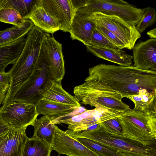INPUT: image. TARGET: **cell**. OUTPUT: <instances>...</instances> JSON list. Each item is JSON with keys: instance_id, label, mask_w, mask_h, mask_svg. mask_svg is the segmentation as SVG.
I'll use <instances>...</instances> for the list:
<instances>
[{"instance_id": "obj_3", "label": "cell", "mask_w": 156, "mask_h": 156, "mask_svg": "<svg viewBox=\"0 0 156 156\" xmlns=\"http://www.w3.org/2000/svg\"><path fill=\"white\" fill-rule=\"evenodd\" d=\"M66 132L74 139L83 138L91 140L118 152L156 156V140L146 142L136 140L108 132L100 124L98 128L93 130L76 132L68 129Z\"/></svg>"}, {"instance_id": "obj_26", "label": "cell", "mask_w": 156, "mask_h": 156, "mask_svg": "<svg viewBox=\"0 0 156 156\" xmlns=\"http://www.w3.org/2000/svg\"><path fill=\"white\" fill-rule=\"evenodd\" d=\"M38 0H3L0 8H10L16 10L24 20L29 18Z\"/></svg>"}, {"instance_id": "obj_8", "label": "cell", "mask_w": 156, "mask_h": 156, "mask_svg": "<svg viewBox=\"0 0 156 156\" xmlns=\"http://www.w3.org/2000/svg\"><path fill=\"white\" fill-rule=\"evenodd\" d=\"M89 18L113 33L127 49H132L137 40L141 36L136 26L129 25L117 16L96 12L92 13Z\"/></svg>"}, {"instance_id": "obj_25", "label": "cell", "mask_w": 156, "mask_h": 156, "mask_svg": "<svg viewBox=\"0 0 156 156\" xmlns=\"http://www.w3.org/2000/svg\"><path fill=\"white\" fill-rule=\"evenodd\" d=\"M52 149L44 140L32 137L25 144L23 156H50Z\"/></svg>"}, {"instance_id": "obj_6", "label": "cell", "mask_w": 156, "mask_h": 156, "mask_svg": "<svg viewBox=\"0 0 156 156\" xmlns=\"http://www.w3.org/2000/svg\"><path fill=\"white\" fill-rule=\"evenodd\" d=\"M96 12L117 16L129 25L136 26L143 16V9L122 0H85L76 14L90 16Z\"/></svg>"}, {"instance_id": "obj_22", "label": "cell", "mask_w": 156, "mask_h": 156, "mask_svg": "<svg viewBox=\"0 0 156 156\" xmlns=\"http://www.w3.org/2000/svg\"><path fill=\"white\" fill-rule=\"evenodd\" d=\"M127 98L134 104V110L140 112L156 113V91H149L143 89L137 94Z\"/></svg>"}, {"instance_id": "obj_19", "label": "cell", "mask_w": 156, "mask_h": 156, "mask_svg": "<svg viewBox=\"0 0 156 156\" xmlns=\"http://www.w3.org/2000/svg\"><path fill=\"white\" fill-rule=\"evenodd\" d=\"M24 37L0 46V73L5 72L7 66L13 65L17 60L25 44Z\"/></svg>"}, {"instance_id": "obj_32", "label": "cell", "mask_w": 156, "mask_h": 156, "mask_svg": "<svg viewBox=\"0 0 156 156\" xmlns=\"http://www.w3.org/2000/svg\"><path fill=\"white\" fill-rule=\"evenodd\" d=\"M117 118L109 119L100 124L108 132L116 134L123 135L122 129Z\"/></svg>"}, {"instance_id": "obj_18", "label": "cell", "mask_w": 156, "mask_h": 156, "mask_svg": "<svg viewBox=\"0 0 156 156\" xmlns=\"http://www.w3.org/2000/svg\"><path fill=\"white\" fill-rule=\"evenodd\" d=\"M94 27V24L89 16L76 14L69 32L72 40H78L86 46H88Z\"/></svg>"}, {"instance_id": "obj_1", "label": "cell", "mask_w": 156, "mask_h": 156, "mask_svg": "<svg viewBox=\"0 0 156 156\" xmlns=\"http://www.w3.org/2000/svg\"><path fill=\"white\" fill-rule=\"evenodd\" d=\"M85 81L95 80L106 83L122 97L137 94L144 89L156 91V71L143 70L133 66H116L102 63L90 68Z\"/></svg>"}, {"instance_id": "obj_4", "label": "cell", "mask_w": 156, "mask_h": 156, "mask_svg": "<svg viewBox=\"0 0 156 156\" xmlns=\"http://www.w3.org/2000/svg\"><path fill=\"white\" fill-rule=\"evenodd\" d=\"M85 81L73 89L74 97L81 103L116 112H126L131 109L122 101V96L106 83L95 80Z\"/></svg>"}, {"instance_id": "obj_16", "label": "cell", "mask_w": 156, "mask_h": 156, "mask_svg": "<svg viewBox=\"0 0 156 156\" xmlns=\"http://www.w3.org/2000/svg\"><path fill=\"white\" fill-rule=\"evenodd\" d=\"M61 82L48 78L39 91L41 98L76 107L81 106L74 96L70 95L62 88Z\"/></svg>"}, {"instance_id": "obj_23", "label": "cell", "mask_w": 156, "mask_h": 156, "mask_svg": "<svg viewBox=\"0 0 156 156\" xmlns=\"http://www.w3.org/2000/svg\"><path fill=\"white\" fill-rule=\"evenodd\" d=\"M33 126L34 133L32 137L44 140L52 146L56 129L50 117L44 115L37 119Z\"/></svg>"}, {"instance_id": "obj_29", "label": "cell", "mask_w": 156, "mask_h": 156, "mask_svg": "<svg viewBox=\"0 0 156 156\" xmlns=\"http://www.w3.org/2000/svg\"><path fill=\"white\" fill-rule=\"evenodd\" d=\"M143 9V16L136 26L137 30L140 34L147 27L154 25L156 21V13L154 8L149 6Z\"/></svg>"}, {"instance_id": "obj_15", "label": "cell", "mask_w": 156, "mask_h": 156, "mask_svg": "<svg viewBox=\"0 0 156 156\" xmlns=\"http://www.w3.org/2000/svg\"><path fill=\"white\" fill-rule=\"evenodd\" d=\"M133 57L135 67L156 71V39L138 42L133 48Z\"/></svg>"}, {"instance_id": "obj_2", "label": "cell", "mask_w": 156, "mask_h": 156, "mask_svg": "<svg viewBox=\"0 0 156 156\" xmlns=\"http://www.w3.org/2000/svg\"><path fill=\"white\" fill-rule=\"evenodd\" d=\"M45 33L34 25L27 34L23 50L17 60L8 72L11 82L7 95L13 98L34 73Z\"/></svg>"}, {"instance_id": "obj_35", "label": "cell", "mask_w": 156, "mask_h": 156, "mask_svg": "<svg viewBox=\"0 0 156 156\" xmlns=\"http://www.w3.org/2000/svg\"><path fill=\"white\" fill-rule=\"evenodd\" d=\"M7 92V90H4L0 87V105L3 102Z\"/></svg>"}, {"instance_id": "obj_12", "label": "cell", "mask_w": 156, "mask_h": 156, "mask_svg": "<svg viewBox=\"0 0 156 156\" xmlns=\"http://www.w3.org/2000/svg\"><path fill=\"white\" fill-rule=\"evenodd\" d=\"M39 3L58 22L60 30L69 32L76 12L72 0H39Z\"/></svg>"}, {"instance_id": "obj_17", "label": "cell", "mask_w": 156, "mask_h": 156, "mask_svg": "<svg viewBox=\"0 0 156 156\" xmlns=\"http://www.w3.org/2000/svg\"><path fill=\"white\" fill-rule=\"evenodd\" d=\"M87 51L95 56L120 66H130L132 64L133 56L125 51L98 46H86Z\"/></svg>"}, {"instance_id": "obj_9", "label": "cell", "mask_w": 156, "mask_h": 156, "mask_svg": "<svg viewBox=\"0 0 156 156\" xmlns=\"http://www.w3.org/2000/svg\"><path fill=\"white\" fill-rule=\"evenodd\" d=\"M48 78L44 55L41 47L34 73L16 92L11 101L26 102L35 105L42 98L38 92Z\"/></svg>"}, {"instance_id": "obj_5", "label": "cell", "mask_w": 156, "mask_h": 156, "mask_svg": "<svg viewBox=\"0 0 156 156\" xmlns=\"http://www.w3.org/2000/svg\"><path fill=\"white\" fill-rule=\"evenodd\" d=\"M117 118L123 136L141 141L156 140V113L131 109Z\"/></svg>"}, {"instance_id": "obj_30", "label": "cell", "mask_w": 156, "mask_h": 156, "mask_svg": "<svg viewBox=\"0 0 156 156\" xmlns=\"http://www.w3.org/2000/svg\"><path fill=\"white\" fill-rule=\"evenodd\" d=\"M89 45L98 46L112 48H117L112 42L101 34L95 27L93 30Z\"/></svg>"}, {"instance_id": "obj_37", "label": "cell", "mask_w": 156, "mask_h": 156, "mask_svg": "<svg viewBox=\"0 0 156 156\" xmlns=\"http://www.w3.org/2000/svg\"><path fill=\"white\" fill-rule=\"evenodd\" d=\"M123 156H149L136 153L119 152Z\"/></svg>"}, {"instance_id": "obj_31", "label": "cell", "mask_w": 156, "mask_h": 156, "mask_svg": "<svg viewBox=\"0 0 156 156\" xmlns=\"http://www.w3.org/2000/svg\"><path fill=\"white\" fill-rule=\"evenodd\" d=\"M92 21L94 23L95 27L96 29L108 40L112 42L117 48L122 49L124 48H126V47L124 44L113 33L101 24Z\"/></svg>"}, {"instance_id": "obj_27", "label": "cell", "mask_w": 156, "mask_h": 156, "mask_svg": "<svg viewBox=\"0 0 156 156\" xmlns=\"http://www.w3.org/2000/svg\"><path fill=\"white\" fill-rule=\"evenodd\" d=\"M76 139L90 149L101 156H123L115 150L91 140L83 138Z\"/></svg>"}, {"instance_id": "obj_24", "label": "cell", "mask_w": 156, "mask_h": 156, "mask_svg": "<svg viewBox=\"0 0 156 156\" xmlns=\"http://www.w3.org/2000/svg\"><path fill=\"white\" fill-rule=\"evenodd\" d=\"M34 24L29 19L23 24L0 31V46L16 40L25 36L31 29Z\"/></svg>"}, {"instance_id": "obj_28", "label": "cell", "mask_w": 156, "mask_h": 156, "mask_svg": "<svg viewBox=\"0 0 156 156\" xmlns=\"http://www.w3.org/2000/svg\"><path fill=\"white\" fill-rule=\"evenodd\" d=\"M26 20L16 10L13 8H0V22L18 26L24 23Z\"/></svg>"}, {"instance_id": "obj_33", "label": "cell", "mask_w": 156, "mask_h": 156, "mask_svg": "<svg viewBox=\"0 0 156 156\" xmlns=\"http://www.w3.org/2000/svg\"><path fill=\"white\" fill-rule=\"evenodd\" d=\"M11 76L8 72L0 73V87L8 91L10 84Z\"/></svg>"}, {"instance_id": "obj_11", "label": "cell", "mask_w": 156, "mask_h": 156, "mask_svg": "<svg viewBox=\"0 0 156 156\" xmlns=\"http://www.w3.org/2000/svg\"><path fill=\"white\" fill-rule=\"evenodd\" d=\"M49 77L61 82L65 74L62 44L45 34L41 45Z\"/></svg>"}, {"instance_id": "obj_14", "label": "cell", "mask_w": 156, "mask_h": 156, "mask_svg": "<svg viewBox=\"0 0 156 156\" xmlns=\"http://www.w3.org/2000/svg\"><path fill=\"white\" fill-rule=\"evenodd\" d=\"M26 128H10L0 134V156H23Z\"/></svg>"}, {"instance_id": "obj_13", "label": "cell", "mask_w": 156, "mask_h": 156, "mask_svg": "<svg viewBox=\"0 0 156 156\" xmlns=\"http://www.w3.org/2000/svg\"><path fill=\"white\" fill-rule=\"evenodd\" d=\"M52 150L68 156H101L90 149L57 126L52 144Z\"/></svg>"}, {"instance_id": "obj_21", "label": "cell", "mask_w": 156, "mask_h": 156, "mask_svg": "<svg viewBox=\"0 0 156 156\" xmlns=\"http://www.w3.org/2000/svg\"><path fill=\"white\" fill-rule=\"evenodd\" d=\"M38 115L50 117L51 119L68 114L77 107L42 98L35 105Z\"/></svg>"}, {"instance_id": "obj_7", "label": "cell", "mask_w": 156, "mask_h": 156, "mask_svg": "<svg viewBox=\"0 0 156 156\" xmlns=\"http://www.w3.org/2000/svg\"><path fill=\"white\" fill-rule=\"evenodd\" d=\"M38 115L36 105L28 102L12 101L0 108V118L12 129L33 126Z\"/></svg>"}, {"instance_id": "obj_10", "label": "cell", "mask_w": 156, "mask_h": 156, "mask_svg": "<svg viewBox=\"0 0 156 156\" xmlns=\"http://www.w3.org/2000/svg\"><path fill=\"white\" fill-rule=\"evenodd\" d=\"M124 113L104 108H96L59 121L60 124L68 125V129L74 132L84 131L90 126L109 119L118 117Z\"/></svg>"}, {"instance_id": "obj_20", "label": "cell", "mask_w": 156, "mask_h": 156, "mask_svg": "<svg viewBox=\"0 0 156 156\" xmlns=\"http://www.w3.org/2000/svg\"><path fill=\"white\" fill-rule=\"evenodd\" d=\"M28 19L46 33L53 34L60 30L58 22L40 5L39 0Z\"/></svg>"}, {"instance_id": "obj_34", "label": "cell", "mask_w": 156, "mask_h": 156, "mask_svg": "<svg viewBox=\"0 0 156 156\" xmlns=\"http://www.w3.org/2000/svg\"><path fill=\"white\" fill-rule=\"evenodd\" d=\"M10 128L0 118V134Z\"/></svg>"}, {"instance_id": "obj_36", "label": "cell", "mask_w": 156, "mask_h": 156, "mask_svg": "<svg viewBox=\"0 0 156 156\" xmlns=\"http://www.w3.org/2000/svg\"><path fill=\"white\" fill-rule=\"evenodd\" d=\"M151 38L156 39V28H154L147 33Z\"/></svg>"}, {"instance_id": "obj_38", "label": "cell", "mask_w": 156, "mask_h": 156, "mask_svg": "<svg viewBox=\"0 0 156 156\" xmlns=\"http://www.w3.org/2000/svg\"><path fill=\"white\" fill-rule=\"evenodd\" d=\"M3 0H0V7L2 3Z\"/></svg>"}]
</instances>
